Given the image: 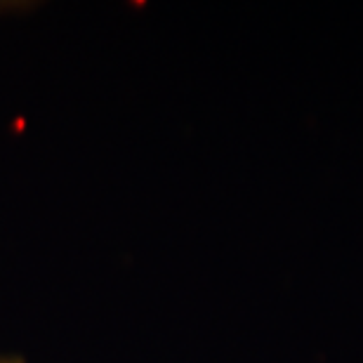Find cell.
I'll list each match as a JSON object with an SVG mask.
<instances>
[{
    "label": "cell",
    "instance_id": "cell-1",
    "mask_svg": "<svg viewBox=\"0 0 363 363\" xmlns=\"http://www.w3.org/2000/svg\"><path fill=\"white\" fill-rule=\"evenodd\" d=\"M35 3H21V0H0V19L3 17H12V14L19 12H31Z\"/></svg>",
    "mask_w": 363,
    "mask_h": 363
},
{
    "label": "cell",
    "instance_id": "cell-2",
    "mask_svg": "<svg viewBox=\"0 0 363 363\" xmlns=\"http://www.w3.org/2000/svg\"><path fill=\"white\" fill-rule=\"evenodd\" d=\"M0 363H28L21 354H10V352H0Z\"/></svg>",
    "mask_w": 363,
    "mask_h": 363
}]
</instances>
